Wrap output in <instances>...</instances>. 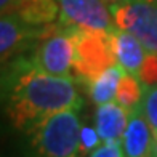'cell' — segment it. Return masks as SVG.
Returning a JSON list of instances; mask_svg holds the SVG:
<instances>
[{"mask_svg": "<svg viewBox=\"0 0 157 157\" xmlns=\"http://www.w3.org/2000/svg\"><path fill=\"white\" fill-rule=\"evenodd\" d=\"M74 77H56L35 64L31 50L0 64V124L26 135L52 114L80 108Z\"/></svg>", "mask_w": 157, "mask_h": 157, "instance_id": "cell-1", "label": "cell"}, {"mask_svg": "<svg viewBox=\"0 0 157 157\" xmlns=\"http://www.w3.org/2000/svg\"><path fill=\"white\" fill-rule=\"evenodd\" d=\"M80 108L63 109L45 117L26 136L31 155L72 157L80 154Z\"/></svg>", "mask_w": 157, "mask_h": 157, "instance_id": "cell-2", "label": "cell"}, {"mask_svg": "<svg viewBox=\"0 0 157 157\" xmlns=\"http://www.w3.org/2000/svg\"><path fill=\"white\" fill-rule=\"evenodd\" d=\"M77 27L52 23L32 48L35 64L50 75L74 77V52Z\"/></svg>", "mask_w": 157, "mask_h": 157, "instance_id": "cell-3", "label": "cell"}, {"mask_svg": "<svg viewBox=\"0 0 157 157\" xmlns=\"http://www.w3.org/2000/svg\"><path fill=\"white\" fill-rule=\"evenodd\" d=\"M114 31L77 29L74 52V78L77 82L88 83L103 71L117 64Z\"/></svg>", "mask_w": 157, "mask_h": 157, "instance_id": "cell-4", "label": "cell"}, {"mask_svg": "<svg viewBox=\"0 0 157 157\" xmlns=\"http://www.w3.org/2000/svg\"><path fill=\"white\" fill-rule=\"evenodd\" d=\"M116 27L133 34L147 52L157 53V2L155 0H122L111 3Z\"/></svg>", "mask_w": 157, "mask_h": 157, "instance_id": "cell-5", "label": "cell"}, {"mask_svg": "<svg viewBox=\"0 0 157 157\" xmlns=\"http://www.w3.org/2000/svg\"><path fill=\"white\" fill-rule=\"evenodd\" d=\"M59 5L58 21L64 26L88 31L117 29L111 15V6L104 0H56Z\"/></svg>", "mask_w": 157, "mask_h": 157, "instance_id": "cell-6", "label": "cell"}, {"mask_svg": "<svg viewBox=\"0 0 157 157\" xmlns=\"http://www.w3.org/2000/svg\"><path fill=\"white\" fill-rule=\"evenodd\" d=\"M47 26L27 23L16 10L0 15V64L31 50L42 37Z\"/></svg>", "mask_w": 157, "mask_h": 157, "instance_id": "cell-7", "label": "cell"}, {"mask_svg": "<svg viewBox=\"0 0 157 157\" xmlns=\"http://www.w3.org/2000/svg\"><path fill=\"white\" fill-rule=\"evenodd\" d=\"M125 155L128 157H143L152 155L154 149V135L147 119L144 116L141 103L128 109V122L125 133L122 136Z\"/></svg>", "mask_w": 157, "mask_h": 157, "instance_id": "cell-8", "label": "cell"}, {"mask_svg": "<svg viewBox=\"0 0 157 157\" xmlns=\"http://www.w3.org/2000/svg\"><path fill=\"white\" fill-rule=\"evenodd\" d=\"M128 122V108L117 99L98 104L95 112V128L101 140H122Z\"/></svg>", "mask_w": 157, "mask_h": 157, "instance_id": "cell-9", "label": "cell"}, {"mask_svg": "<svg viewBox=\"0 0 157 157\" xmlns=\"http://www.w3.org/2000/svg\"><path fill=\"white\" fill-rule=\"evenodd\" d=\"M114 39V52H116L117 64L124 67L125 72L138 75L140 69L147 56V50L133 34L117 29L112 32Z\"/></svg>", "mask_w": 157, "mask_h": 157, "instance_id": "cell-10", "label": "cell"}, {"mask_svg": "<svg viewBox=\"0 0 157 157\" xmlns=\"http://www.w3.org/2000/svg\"><path fill=\"white\" fill-rule=\"evenodd\" d=\"M125 72L120 64H114L88 82V95L95 104H103L116 99L120 77Z\"/></svg>", "mask_w": 157, "mask_h": 157, "instance_id": "cell-11", "label": "cell"}, {"mask_svg": "<svg viewBox=\"0 0 157 157\" xmlns=\"http://www.w3.org/2000/svg\"><path fill=\"white\" fill-rule=\"evenodd\" d=\"M16 11L35 26L52 24L59 18V5L56 0H21Z\"/></svg>", "mask_w": 157, "mask_h": 157, "instance_id": "cell-12", "label": "cell"}, {"mask_svg": "<svg viewBox=\"0 0 157 157\" xmlns=\"http://www.w3.org/2000/svg\"><path fill=\"white\" fill-rule=\"evenodd\" d=\"M143 91H144V83L140 80V77L130 72H124L117 87L116 99L120 104H124L125 108L130 109L141 103Z\"/></svg>", "mask_w": 157, "mask_h": 157, "instance_id": "cell-13", "label": "cell"}, {"mask_svg": "<svg viewBox=\"0 0 157 157\" xmlns=\"http://www.w3.org/2000/svg\"><path fill=\"white\" fill-rule=\"evenodd\" d=\"M141 106H143V111H144V116L147 119L149 125H151L154 140L157 141V83L144 85Z\"/></svg>", "mask_w": 157, "mask_h": 157, "instance_id": "cell-14", "label": "cell"}, {"mask_svg": "<svg viewBox=\"0 0 157 157\" xmlns=\"http://www.w3.org/2000/svg\"><path fill=\"white\" fill-rule=\"evenodd\" d=\"M88 155L91 157H122L125 155L122 140H103Z\"/></svg>", "mask_w": 157, "mask_h": 157, "instance_id": "cell-15", "label": "cell"}, {"mask_svg": "<svg viewBox=\"0 0 157 157\" xmlns=\"http://www.w3.org/2000/svg\"><path fill=\"white\" fill-rule=\"evenodd\" d=\"M140 80L144 85H154L157 83V53L149 52L144 63L140 69Z\"/></svg>", "mask_w": 157, "mask_h": 157, "instance_id": "cell-16", "label": "cell"}, {"mask_svg": "<svg viewBox=\"0 0 157 157\" xmlns=\"http://www.w3.org/2000/svg\"><path fill=\"white\" fill-rule=\"evenodd\" d=\"M101 141L103 140L99 138L95 125H93V128L82 125V132H80V154H87L88 155Z\"/></svg>", "mask_w": 157, "mask_h": 157, "instance_id": "cell-17", "label": "cell"}, {"mask_svg": "<svg viewBox=\"0 0 157 157\" xmlns=\"http://www.w3.org/2000/svg\"><path fill=\"white\" fill-rule=\"evenodd\" d=\"M21 0H0V15H5L8 11L16 10Z\"/></svg>", "mask_w": 157, "mask_h": 157, "instance_id": "cell-18", "label": "cell"}, {"mask_svg": "<svg viewBox=\"0 0 157 157\" xmlns=\"http://www.w3.org/2000/svg\"><path fill=\"white\" fill-rule=\"evenodd\" d=\"M152 155H157V141L154 143V149H152Z\"/></svg>", "mask_w": 157, "mask_h": 157, "instance_id": "cell-19", "label": "cell"}, {"mask_svg": "<svg viewBox=\"0 0 157 157\" xmlns=\"http://www.w3.org/2000/svg\"><path fill=\"white\" fill-rule=\"evenodd\" d=\"M104 2H108L111 5V3H116V2H122V0H104Z\"/></svg>", "mask_w": 157, "mask_h": 157, "instance_id": "cell-20", "label": "cell"}, {"mask_svg": "<svg viewBox=\"0 0 157 157\" xmlns=\"http://www.w3.org/2000/svg\"><path fill=\"white\" fill-rule=\"evenodd\" d=\"M155 2H157V0H155Z\"/></svg>", "mask_w": 157, "mask_h": 157, "instance_id": "cell-21", "label": "cell"}]
</instances>
